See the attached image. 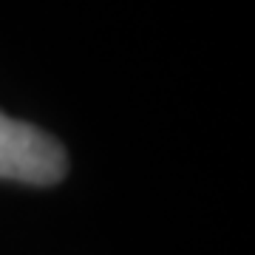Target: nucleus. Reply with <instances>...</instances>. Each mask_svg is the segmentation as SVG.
Returning <instances> with one entry per match:
<instances>
[{"instance_id":"1","label":"nucleus","mask_w":255,"mask_h":255,"mask_svg":"<svg viewBox=\"0 0 255 255\" xmlns=\"http://www.w3.org/2000/svg\"><path fill=\"white\" fill-rule=\"evenodd\" d=\"M68 173L65 147L51 133L0 114V179L51 187Z\"/></svg>"}]
</instances>
